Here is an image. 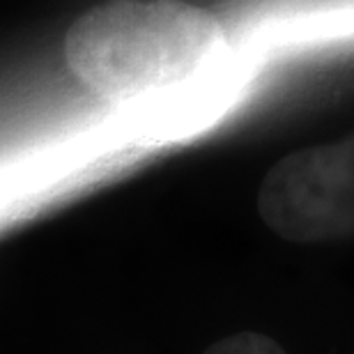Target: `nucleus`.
I'll return each instance as SVG.
<instances>
[{"instance_id": "1", "label": "nucleus", "mask_w": 354, "mask_h": 354, "mask_svg": "<svg viewBox=\"0 0 354 354\" xmlns=\"http://www.w3.org/2000/svg\"><path fill=\"white\" fill-rule=\"evenodd\" d=\"M225 35L212 12L184 0H109L65 35V60L88 90L133 102L196 79Z\"/></svg>"}, {"instance_id": "2", "label": "nucleus", "mask_w": 354, "mask_h": 354, "mask_svg": "<svg viewBox=\"0 0 354 354\" xmlns=\"http://www.w3.org/2000/svg\"><path fill=\"white\" fill-rule=\"evenodd\" d=\"M258 214L286 242L354 237V131L276 161L260 182Z\"/></svg>"}, {"instance_id": "3", "label": "nucleus", "mask_w": 354, "mask_h": 354, "mask_svg": "<svg viewBox=\"0 0 354 354\" xmlns=\"http://www.w3.org/2000/svg\"><path fill=\"white\" fill-rule=\"evenodd\" d=\"M203 354H288L281 343L258 331H242V334L225 336L212 343Z\"/></svg>"}]
</instances>
